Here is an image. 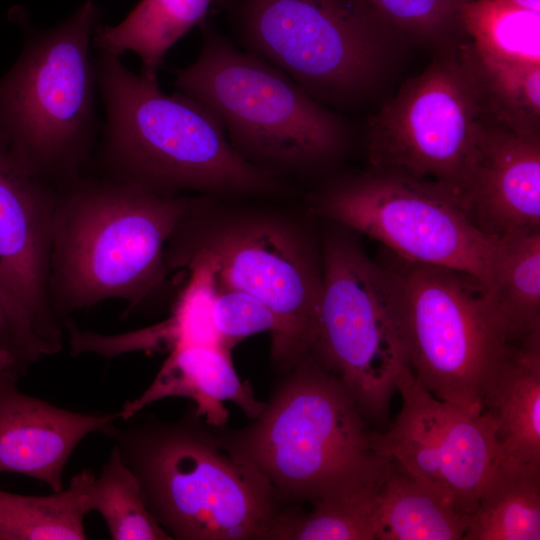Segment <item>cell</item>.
Returning a JSON list of instances; mask_svg holds the SVG:
<instances>
[{
	"instance_id": "6da1fadb",
	"label": "cell",
	"mask_w": 540,
	"mask_h": 540,
	"mask_svg": "<svg viewBox=\"0 0 540 540\" xmlns=\"http://www.w3.org/2000/svg\"><path fill=\"white\" fill-rule=\"evenodd\" d=\"M94 57L106 114L97 152L101 176L164 195H256L282 188L279 176L235 150L205 103L165 93L157 79L132 72L118 55L96 50Z\"/></svg>"
},
{
	"instance_id": "7a4b0ae2",
	"label": "cell",
	"mask_w": 540,
	"mask_h": 540,
	"mask_svg": "<svg viewBox=\"0 0 540 540\" xmlns=\"http://www.w3.org/2000/svg\"><path fill=\"white\" fill-rule=\"evenodd\" d=\"M208 200L101 175L59 187L49 265L59 318L109 299L139 307L166 278L168 241Z\"/></svg>"
},
{
	"instance_id": "3957f363",
	"label": "cell",
	"mask_w": 540,
	"mask_h": 540,
	"mask_svg": "<svg viewBox=\"0 0 540 540\" xmlns=\"http://www.w3.org/2000/svg\"><path fill=\"white\" fill-rule=\"evenodd\" d=\"M146 419L115 424L112 439L146 505L178 540L264 539L281 511L267 480L198 423Z\"/></svg>"
},
{
	"instance_id": "277c9868",
	"label": "cell",
	"mask_w": 540,
	"mask_h": 540,
	"mask_svg": "<svg viewBox=\"0 0 540 540\" xmlns=\"http://www.w3.org/2000/svg\"><path fill=\"white\" fill-rule=\"evenodd\" d=\"M10 15L24 43L0 77V129L26 165L59 188L84 175L100 132L92 48L101 11L87 0L46 30L19 7Z\"/></svg>"
},
{
	"instance_id": "5b68a950",
	"label": "cell",
	"mask_w": 540,
	"mask_h": 540,
	"mask_svg": "<svg viewBox=\"0 0 540 540\" xmlns=\"http://www.w3.org/2000/svg\"><path fill=\"white\" fill-rule=\"evenodd\" d=\"M196 60L175 71L177 91L210 107L246 160L277 176L303 174L345 148V122L283 71L202 24Z\"/></svg>"
},
{
	"instance_id": "8992f818",
	"label": "cell",
	"mask_w": 540,
	"mask_h": 540,
	"mask_svg": "<svg viewBox=\"0 0 540 540\" xmlns=\"http://www.w3.org/2000/svg\"><path fill=\"white\" fill-rule=\"evenodd\" d=\"M254 422L221 443L280 501L313 502L378 466L373 431L332 373L303 356Z\"/></svg>"
},
{
	"instance_id": "52a82bcc",
	"label": "cell",
	"mask_w": 540,
	"mask_h": 540,
	"mask_svg": "<svg viewBox=\"0 0 540 540\" xmlns=\"http://www.w3.org/2000/svg\"><path fill=\"white\" fill-rule=\"evenodd\" d=\"M233 25L242 49L336 106L375 87L402 36L366 0H240Z\"/></svg>"
},
{
	"instance_id": "ba28073f",
	"label": "cell",
	"mask_w": 540,
	"mask_h": 540,
	"mask_svg": "<svg viewBox=\"0 0 540 540\" xmlns=\"http://www.w3.org/2000/svg\"><path fill=\"white\" fill-rule=\"evenodd\" d=\"M408 365L435 397L482 411L511 341L491 289L475 276L390 254Z\"/></svg>"
},
{
	"instance_id": "9c48e42d",
	"label": "cell",
	"mask_w": 540,
	"mask_h": 540,
	"mask_svg": "<svg viewBox=\"0 0 540 540\" xmlns=\"http://www.w3.org/2000/svg\"><path fill=\"white\" fill-rule=\"evenodd\" d=\"M210 201L172 235L166 263L192 253L212 257L218 288L249 293L280 318L285 335L272 357L289 370L312 343L322 291L321 260L296 223L253 211L206 215Z\"/></svg>"
},
{
	"instance_id": "30bf717a",
	"label": "cell",
	"mask_w": 540,
	"mask_h": 540,
	"mask_svg": "<svg viewBox=\"0 0 540 540\" xmlns=\"http://www.w3.org/2000/svg\"><path fill=\"white\" fill-rule=\"evenodd\" d=\"M367 129L373 171L435 184L460 203L487 117L471 42L439 48Z\"/></svg>"
},
{
	"instance_id": "8fae6325",
	"label": "cell",
	"mask_w": 540,
	"mask_h": 540,
	"mask_svg": "<svg viewBox=\"0 0 540 540\" xmlns=\"http://www.w3.org/2000/svg\"><path fill=\"white\" fill-rule=\"evenodd\" d=\"M321 265V298L306 355L341 381L366 420L383 421L397 374L409 367L395 282L382 263L341 234L325 240Z\"/></svg>"
},
{
	"instance_id": "7c38bea8",
	"label": "cell",
	"mask_w": 540,
	"mask_h": 540,
	"mask_svg": "<svg viewBox=\"0 0 540 540\" xmlns=\"http://www.w3.org/2000/svg\"><path fill=\"white\" fill-rule=\"evenodd\" d=\"M314 206L401 259L463 271L492 289L499 237L481 231L435 184L373 171L330 185Z\"/></svg>"
},
{
	"instance_id": "4fadbf2b",
	"label": "cell",
	"mask_w": 540,
	"mask_h": 540,
	"mask_svg": "<svg viewBox=\"0 0 540 540\" xmlns=\"http://www.w3.org/2000/svg\"><path fill=\"white\" fill-rule=\"evenodd\" d=\"M401 410L385 432H373L375 452L393 460L470 518L497 462L496 426L484 410L439 399L411 369L395 380Z\"/></svg>"
},
{
	"instance_id": "5bb4252c",
	"label": "cell",
	"mask_w": 540,
	"mask_h": 540,
	"mask_svg": "<svg viewBox=\"0 0 540 540\" xmlns=\"http://www.w3.org/2000/svg\"><path fill=\"white\" fill-rule=\"evenodd\" d=\"M58 188L35 174L0 129V281L58 350L63 326L49 296Z\"/></svg>"
},
{
	"instance_id": "9a60e30c",
	"label": "cell",
	"mask_w": 540,
	"mask_h": 540,
	"mask_svg": "<svg viewBox=\"0 0 540 540\" xmlns=\"http://www.w3.org/2000/svg\"><path fill=\"white\" fill-rule=\"evenodd\" d=\"M460 205L484 233L540 228V134L485 119Z\"/></svg>"
},
{
	"instance_id": "2e32d148",
	"label": "cell",
	"mask_w": 540,
	"mask_h": 540,
	"mask_svg": "<svg viewBox=\"0 0 540 540\" xmlns=\"http://www.w3.org/2000/svg\"><path fill=\"white\" fill-rule=\"evenodd\" d=\"M24 374L11 368L0 377V473H17L63 489L64 468L78 444L89 434L105 433L120 412H74L23 393Z\"/></svg>"
},
{
	"instance_id": "e0dca14e",
	"label": "cell",
	"mask_w": 540,
	"mask_h": 540,
	"mask_svg": "<svg viewBox=\"0 0 540 540\" xmlns=\"http://www.w3.org/2000/svg\"><path fill=\"white\" fill-rule=\"evenodd\" d=\"M231 351L211 344L177 346L161 366L148 388L128 401L120 412L121 420L134 417L145 406L167 397H185L195 403V415L206 424L220 427L227 422L224 403L231 401L254 419L265 403L238 377Z\"/></svg>"
},
{
	"instance_id": "ac0fdd59",
	"label": "cell",
	"mask_w": 540,
	"mask_h": 540,
	"mask_svg": "<svg viewBox=\"0 0 540 540\" xmlns=\"http://www.w3.org/2000/svg\"><path fill=\"white\" fill-rule=\"evenodd\" d=\"M497 462L540 469V329L511 343L483 398Z\"/></svg>"
},
{
	"instance_id": "d6986e66",
	"label": "cell",
	"mask_w": 540,
	"mask_h": 540,
	"mask_svg": "<svg viewBox=\"0 0 540 540\" xmlns=\"http://www.w3.org/2000/svg\"><path fill=\"white\" fill-rule=\"evenodd\" d=\"M170 270L185 268L189 279L164 321L131 333L98 335L100 354L113 356L132 350H171L181 345H220L213 323V305L218 291L216 263L203 253L174 259ZM221 346V345H220Z\"/></svg>"
},
{
	"instance_id": "ffe728a7",
	"label": "cell",
	"mask_w": 540,
	"mask_h": 540,
	"mask_svg": "<svg viewBox=\"0 0 540 540\" xmlns=\"http://www.w3.org/2000/svg\"><path fill=\"white\" fill-rule=\"evenodd\" d=\"M389 459L311 502L308 512L282 510L264 539L376 540L378 500Z\"/></svg>"
},
{
	"instance_id": "44dd1931",
	"label": "cell",
	"mask_w": 540,
	"mask_h": 540,
	"mask_svg": "<svg viewBox=\"0 0 540 540\" xmlns=\"http://www.w3.org/2000/svg\"><path fill=\"white\" fill-rule=\"evenodd\" d=\"M211 0H140L114 26L99 25L96 50L118 56L130 51L142 62L141 74L157 79L169 49L195 26L205 22Z\"/></svg>"
},
{
	"instance_id": "7402d4cb",
	"label": "cell",
	"mask_w": 540,
	"mask_h": 540,
	"mask_svg": "<svg viewBox=\"0 0 540 540\" xmlns=\"http://www.w3.org/2000/svg\"><path fill=\"white\" fill-rule=\"evenodd\" d=\"M468 523L467 514L389 459L376 540H460Z\"/></svg>"
},
{
	"instance_id": "603a6c76",
	"label": "cell",
	"mask_w": 540,
	"mask_h": 540,
	"mask_svg": "<svg viewBox=\"0 0 540 540\" xmlns=\"http://www.w3.org/2000/svg\"><path fill=\"white\" fill-rule=\"evenodd\" d=\"M540 469L496 462L470 515L464 540H539Z\"/></svg>"
},
{
	"instance_id": "cb8c5ba5",
	"label": "cell",
	"mask_w": 540,
	"mask_h": 540,
	"mask_svg": "<svg viewBox=\"0 0 540 540\" xmlns=\"http://www.w3.org/2000/svg\"><path fill=\"white\" fill-rule=\"evenodd\" d=\"M94 476L93 471L83 470L67 488L45 496L0 489V540L87 539L86 490Z\"/></svg>"
},
{
	"instance_id": "d4e9b609",
	"label": "cell",
	"mask_w": 540,
	"mask_h": 540,
	"mask_svg": "<svg viewBox=\"0 0 540 540\" xmlns=\"http://www.w3.org/2000/svg\"><path fill=\"white\" fill-rule=\"evenodd\" d=\"M491 291L511 343L540 329V228L499 237Z\"/></svg>"
},
{
	"instance_id": "484cf974",
	"label": "cell",
	"mask_w": 540,
	"mask_h": 540,
	"mask_svg": "<svg viewBox=\"0 0 540 540\" xmlns=\"http://www.w3.org/2000/svg\"><path fill=\"white\" fill-rule=\"evenodd\" d=\"M460 23L480 55L540 64V12L499 0H465L460 9Z\"/></svg>"
},
{
	"instance_id": "4316f807",
	"label": "cell",
	"mask_w": 540,
	"mask_h": 540,
	"mask_svg": "<svg viewBox=\"0 0 540 540\" xmlns=\"http://www.w3.org/2000/svg\"><path fill=\"white\" fill-rule=\"evenodd\" d=\"M86 506L102 516L114 540L172 539L150 512L137 477L115 445L87 486Z\"/></svg>"
},
{
	"instance_id": "83f0119b",
	"label": "cell",
	"mask_w": 540,
	"mask_h": 540,
	"mask_svg": "<svg viewBox=\"0 0 540 540\" xmlns=\"http://www.w3.org/2000/svg\"><path fill=\"white\" fill-rule=\"evenodd\" d=\"M474 59L486 115L517 133L540 134V64L498 60L475 49Z\"/></svg>"
},
{
	"instance_id": "f1b7e54d",
	"label": "cell",
	"mask_w": 540,
	"mask_h": 540,
	"mask_svg": "<svg viewBox=\"0 0 540 540\" xmlns=\"http://www.w3.org/2000/svg\"><path fill=\"white\" fill-rule=\"evenodd\" d=\"M401 35L439 48L460 40L465 0H366Z\"/></svg>"
},
{
	"instance_id": "f546056e",
	"label": "cell",
	"mask_w": 540,
	"mask_h": 540,
	"mask_svg": "<svg viewBox=\"0 0 540 540\" xmlns=\"http://www.w3.org/2000/svg\"><path fill=\"white\" fill-rule=\"evenodd\" d=\"M213 323L219 344L230 351L249 336L271 332L273 356L285 335L282 321L267 305L251 294L235 289L218 288Z\"/></svg>"
},
{
	"instance_id": "4dcf8cb0",
	"label": "cell",
	"mask_w": 540,
	"mask_h": 540,
	"mask_svg": "<svg viewBox=\"0 0 540 540\" xmlns=\"http://www.w3.org/2000/svg\"><path fill=\"white\" fill-rule=\"evenodd\" d=\"M0 347L26 370L43 356L59 352L38 332L31 316L0 281Z\"/></svg>"
},
{
	"instance_id": "1f68e13d",
	"label": "cell",
	"mask_w": 540,
	"mask_h": 540,
	"mask_svg": "<svg viewBox=\"0 0 540 540\" xmlns=\"http://www.w3.org/2000/svg\"><path fill=\"white\" fill-rule=\"evenodd\" d=\"M11 368H19L24 372L26 371L9 351L0 347V377Z\"/></svg>"
},
{
	"instance_id": "d6a6232c",
	"label": "cell",
	"mask_w": 540,
	"mask_h": 540,
	"mask_svg": "<svg viewBox=\"0 0 540 540\" xmlns=\"http://www.w3.org/2000/svg\"><path fill=\"white\" fill-rule=\"evenodd\" d=\"M508 5L530 10L533 12H540V0H499Z\"/></svg>"
}]
</instances>
